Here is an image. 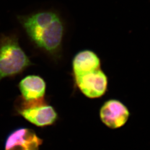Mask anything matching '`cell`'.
Wrapping results in <instances>:
<instances>
[{"label": "cell", "mask_w": 150, "mask_h": 150, "mask_svg": "<svg viewBox=\"0 0 150 150\" xmlns=\"http://www.w3.org/2000/svg\"><path fill=\"white\" fill-rule=\"evenodd\" d=\"M102 122L110 129L120 128L129 120V112L127 107L117 100L111 99L105 102L100 111Z\"/></svg>", "instance_id": "obj_5"}, {"label": "cell", "mask_w": 150, "mask_h": 150, "mask_svg": "<svg viewBox=\"0 0 150 150\" xmlns=\"http://www.w3.org/2000/svg\"><path fill=\"white\" fill-rule=\"evenodd\" d=\"M18 88L22 98L26 101H33L43 99L46 83L43 79L38 75H28L19 82Z\"/></svg>", "instance_id": "obj_8"}, {"label": "cell", "mask_w": 150, "mask_h": 150, "mask_svg": "<svg viewBox=\"0 0 150 150\" xmlns=\"http://www.w3.org/2000/svg\"><path fill=\"white\" fill-rule=\"evenodd\" d=\"M18 113L28 122L38 127L53 125L57 120V113L54 107L47 105L44 98L33 101L19 99Z\"/></svg>", "instance_id": "obj_3"}, {"label": "cell", "mask_w": 150, "mask_h": 150, "mask_svg": "<svg viewBox=\"0 0 150 150\" xmlns=\"http://www.w3.org/2000/svg\"><path fill=\"white\" fill-rule=\"evenodd\" d=\"M101 69V60L91 50H83L76 54L72 60L74 79Z\"/></svg>", "instance_id": "obj_7"}, {"label": "cell", "mask_w": 150, "mask_h": 150, "mask_svg": "<svg viewBox=\"0 0 150 150\" xmlns=\"http://www.w3.org/2000/svg\"><path fill=\"white\" fill-rule=\"evenodd\" d=\"M18 40L15 33L0 35V81L21 75L33 64Z\"/></svg>", "instance_id": "obj_2"}, {"label": "cell", "mask_w": 150, "mask_h": 150, "mask_svg": "<svg viewBox=\"0 0 150 150\" xmlns=\"http://www.w3.org/2000/svg\"><path fill=\"white\" fill-rule=\"evenodd\" d=\"M17 18L35 47L55 61L60 59L66 25L59 13L42 10Z\"/></svg>", "instance_id": "obj_1"}, {"label": "cell", "mask_w": 150, "mask_h": 150, "mask_svg": "<svg viewBox=\"0 0 150 150\" xmlns=\"http://www.w3.org/2000/svg\"><path fill=\"white\" fill-rule=\"evenodd\" d=\"M42 142L33 129L18 128L7 137L5 150H39Z\"/></svg>", "instance_id": "obj_6"}, {"label": "cell", "mask_w": 150, "mask_h": 150, "mask_svg": "<svg viewBox=\"0 0 150 150\" xmlns=\"http://www.w3.org/2000/svg\"><path fill=\"white\" fill-rule=\"evenodd\" d=\"M74 79L80 91L88 98L101 97L107 91L108 78L101 69Z\"/></svg>", "instance_id": "obj_4"}]
</instances>
